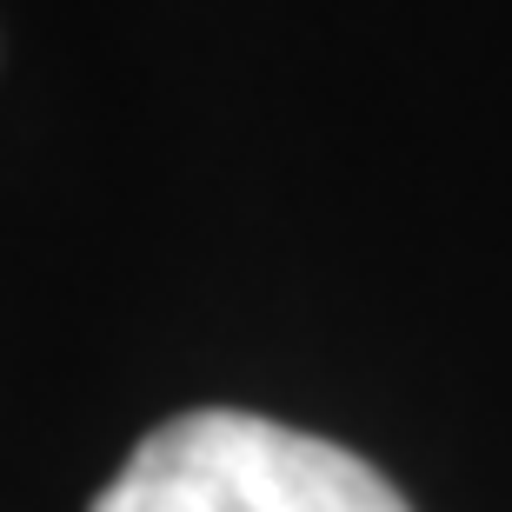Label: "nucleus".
<instances>
[{
	"label": "nucleus",
	"instance_id": "nucleus-1",
	"mask_svg": "<svg viewBox=\"0 0 512 512\" xmlns=\"http://www.w3.org/2000/svg\"><path fill=\"white\" fill-rule=\"evenodd\" d=\"M94 512H413L399 486L320 433L260 413H180L127 453Z\"/></svg>",
	"mask_w": 512,
	"mask_h": 512
}]
</instances>
